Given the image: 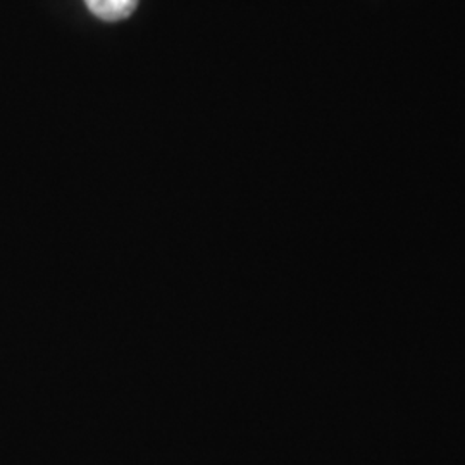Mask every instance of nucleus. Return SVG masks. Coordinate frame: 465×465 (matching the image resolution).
Instances as JSON below:
<instances>
[{"mask_svg":"<svg viewBox=\"0 0 465 465\" xmlns=\"http://www.w3.org/2000/svg\"><path fill=\"white\" fill-rule=\"evenodd\" d=\"M90 13L104 21H121L132 16L138 0H84Z\"/></svg>","mask_w":465,"mask_h":465,"instance_id":"nucleus-1","label":"nucleus"}]
</instances>
